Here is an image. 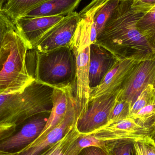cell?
<instances>
[{"label":"cell","instance_id":"4dcf8cb0","mask_svg":"<svg viewBox=\"0 0 155 155\" xmlns=\"http://www.w3.org/2000/svg\"><path fill=\"white\" fill-rule=\"evenodd\" d=\"M7 0H0V12L2 11L4 5L6 3Z\"/></svg>","mask_w":155,"mask_h":155},{"label":"cell","instance_id":"1f68e13d","mask_svg":"<svg viewBox=\"0 0 155 155\" xmlns=\"http://www.w3.org/2000/svg\"><path fill=\"white\" fill-rule=\"evenodd\" d=\"M153 85L154 87L155 88V80H154V82L153 84Z\"/></svg>","mask_w":155,"mask_h":155},{"label":"cell","instance_id":"4316f807","mask_svg":"<svg viewBox=\"0 0 155 155\" xmlns=\"http://www.w3.org/2000/svg\"><path fill=\"white\" fill-rule=\"evenodd\" d=\"M155 5V0H133L132 5L137 10L147 12Z\"/></svg>","mask_w":155,"mask_h":155},{"label":"cell","instance_id":"d6a6232c","mask_svg":"<svg viewBox=\"0 0 155 155\" xmlns=\"http://www.w3.org/2000/svg\"><path fill=\"white\" fill-rule=\"evenodd\" d=\"M136 155H137V154H136Z\"/></svg>","mask_w":155,"mask_h":155},{"label":"cell","instance_id":"e0dca14e","mask_svg":"<svg viewBox=\"0 0 155 155\" xmlns=\"http://www.w3.org/2000/svg\"><path fill=\"white\" fill-rule=\"evenodd\" d=\"M47 0H7L2 12L15 25L19 18L23 17L33 8Z\"/></svg>","mask_w":155,"mask_h":155},{"label":"cell","instance_id":"7c38bea8","mask_svg":"<svg viewBox=\"0 0 155 155\" xmlns=\"http://www.w3.org/2000/svg\"><path fill=\"white\" fill-rule=\"evenodd\" d=\"M64 17H22L16 21L15 25L27 43L29 50H31L35 44Z\"/></svg>","mask_w":155,"mask_h":155},{"label":"cell","instance_id":"83f0119b","mask_svg":"<svg viewBox=\"0 0 155 155\" xmlns=\"http://www.w3.org/2000/svg\"><path fill=\"white\" fill-rule=\"evenodd\" d=\"M77 155H110L106 148L96 146L85 147Z\"/></svg>","mask_w":155,"mask_h":155},{"label":"cell","instance_id":"8992f818","mask_svg":"<svg viewBox=\"0 0 155 155\" xmlns=\"http://www.w3.org/2000/svg\"><path fill=\"white\" fill-rule=\"evenodd\" d=\"M118 92L89 101L86 111L78 117L76 122V128L79 134H90L108 124L109 114Z\"/></svg>","mask_w":155,"mask_h":155},{"label":"cell","instance_id":"d4e9b609","mask_svg":"<svg viewBox=\"0 0 155 155\" xmlns=\"http://www.w3.org/2000/svg\"><path fill=\"white\" fill-rule=\"evenodd\" d=\"M135 146L137 155H155V145L148 136L137 139Z\"/></svg>","mask_w":155,"mask_h":155},{"label":"cell","instance_id":"9a60e30c","mask_svg":"<svg viewBox=\"0 0 155 155\" xmlns=\"http://www.w3.org/2000/svg\"><path fill=\"white\" fill-rule=\"evenodd\" d=\"M75 88V85L54 87L51 113L43 130L36 139L43 137L61 121L67 112L71 93Z\"/></svg>","mask_w":155,"mask_h":155},{"label":"cell","instance_id":"f1b7e54d","mask_svg":"<svg viewBox=\"0 0 155 155\" xmlns=\"http://www.w3.org/2000/svg\"><path fill=\"white\" fill-rule=\"evenodd\" d=\"M148 137L155 145V127L150 132Z\"/></svg>","mask_w":155,"mask_h":155},{"label":"cell","instance_id":"ffe728a7","mask_svg":"<svg viewBox=\"0 0 155 155\" xmlns=\"http://www.w3.org/2000/svg\"><path fill=\"white\" fill-rule=\"evenodd\" d=\"M131 107V104L122 97L120 89L110 112L107 124L130 117Z\"/></svg>","mask_w":155,"mask_h":155},{"label":"cell","instance_id":"6da1fadb","mask_svg":"<svg viewBox=\"0 0 155 155\" xmlns=\"http://www.w3.org/2000/svg\"><path fill=\"white\" fill-rule=\"evenodd\" d=\"M133 0H120L101 31L96 43L108 50L118 61H138L155 58V51L137 28V23L147 12L132 5Z\"/></svg>","mask_w":155,"mask_h":155},{"label":"cell","instance_id":"7402d4cb","mask_svg":"<svg viewBox=\"0 0 155 155\" xmlns=\"http://www.w3.org/2000/svg\"><path fill=\"white\" fill-rule=\"evenodd\" d=\"M80 134L75 127L62 139L39 155H71L69 150L70 144Z\"/></svg>","mask_w":155,"mask_h":155},{"label":"cell","instance_id":"5b68a950","mask_svg":"<svg viewBox=\"0 0 155 155\" xmlns=\"http://www.w3.org/2000/svg\"><path fill=\"white\" fill-rule=\"evenodd\" d=\"M72 91L67 112L61 122L45 136L35 139L28 146L19 151L18 155H39L62 139L76 127L78 115L75 94Z\"/></svg>","mask_w":155,"mask_h":155},{"label":"cell","instance_id":"f546056e","mask_svg":"<svg viewBox=\"0 0 155 155\" xmlns=\"http://www.w3.org/2000/svg\"><path fill=\"white\" fill-rule=\"evenodd\" d=\"M18 154H19V152L12 153V152H5V151L0 150V155H18Z\"/></svg>","mask_w":155,"mask_h":155},{"label":"cell","instance_id":"44dd1931","mask_svg":"<svg viewBox=\"0 0 155 155\" xmlns=\"http://www.w3.org/2000/svg\"><path fill=\"white\" fill-rule=\"evenodd\" d=\"M91 146L105 148L104 141L98 140L91 134H80L70 144L69 152L71 155H77L82 149Z\"/></svg>","mask_w":155,"mask_h":155},{"label":"cell","instance_id":"277c9868","mask_svg":"<svg viewBox=\"0 0 155 155\" xmlns=\"http://www.w3.org/2000/svg\"><path fill=\"white\" fill-rule=\"evenodd\" d=\"M28 50L15 26L6 33L0 49V94L21 92L35 80L26 66Z\"/></svg>","mask_w":155,"mask_h":155},{"label":"cell","instance_id":"3957f363","mask_svg":"<svg viewBox=\"0 0 155 155\" xmlns=\"http://www.w3.org/2000/svg\"><path fill=\"white\" fill-rule=\"evenodd\" d=\"M26 66L36 81L53 87L75 85L76 58L70 46L46 52L27 51Z\"/></svg>","mask_w":155,"mask_h":155},{"label":"cell","instance_id":"603a6c76","mask_svg":"<svg viewBox=\"0 0 155 155\" xmlns=\"http://www.w3.org/2000/svg\"><path fill=\"white\" fill-rule=\"evenodd\" d=\"M120 0H107L97 11L94 16V22L97 35L101 31L111 13L119 4Z\"/></svg>","mask_w":155,"mask_h":155},{"label":"cell","instance_id":"d6986e66","mask_svg":"<svg viewBox=\"0 0 155 155\" xmlns=\"http://www.w3.org/2000/svg\"><path fill=\"white\" fill-rule=\"evenodd\" d=\"M137 139L126 138L104 141L106 149L110 155H136Z\"/></svg>","mask_w":155,"mask_h":155},{"label":"cell","instance_id":"4fadbf2b","mask_svg":"<svg viewBox=\"0 0 155 155\" xmlns=\"http://www.w3.org/2000/svg\"><path fill=\"white\" fill-rule=\"evenodd\" d=\"M150 133L147 128L129 117L107 125L90 134L98 140L105 141L144 138L148 136Z\"/></svg>","mask_w":155,"mask_h":155},{"label":"cell","instance_id":"5bb4252c","mask_svg":"<svg viewBox=\"0 0 155 155\" xmlns=\"http://www.w3.org/2000/svg\"><path fill=\"white\" fill-rule=\"evenodd\" d=\"M118 60L109 52L97 44L90 45L89 85L90 89L99 85L106 74Z\"/></svg>","mask_w":155,"mask_h":155},{"label":"cell","instance_id":"30bf717a","mask_svg":"<svg viewBox=\"0 0 155 155\" xmlns=\"http://www.w3.org/2000/svg\"><path fill=\"white\" fill-rule=\"evenodd\" d=\"M90 45L70 47L76 58L75 97L78 117L86 111L90 99L89 64Z\"/></svg>","mask_w":155,"mask_h":155},{"label":"cell","instance_id":"9c48e42d","mask_svg":"<svg viewBox=\"0 0 155 155\" xmlns=\"http://www.w3.org/2000/svg\"><path fill=\"white\" fill-rule=\"evenodd\" d=\"M155 78V58L138 62L121 87L122 97L132 106L148 85L153 84Z\"/></svg>","mask_w":155,"mask_h":155},{"label":"cell","instance_id":"7a4b0ae2","mask_svg":"<svg viewBox=\"0 0 155 155\" xmlns=\"http://www.w3.org/2000/svg\"><path fill=\"white\" fill-rule=\"evenodd\" d=\"M54 87L35 80L21 92L0 94V126H19L39 114H50Z\"/></svg>","mask_w":155,"mask_h":155},{"label":"cell","instance_id":"484cf974","mask_svg":"<svg viewBox=\"0 0 155 155\" xmlns=\"http://www.w3.org/2000/svg\"><path fill=\"white\" fill-rule=\"evenodd\" d=\"M15 27V25L0 12V49L7 32Z\"/></svg>","mask_w":155,"mask_h":155},{"label":"cell","instance_id":"cb8c5ba5","mask_svg":"<svg viewBox=\"0 0 155 155\" xmlns=\"http://www.w3.org/2000/svg\"><path fill=\"white\" fill-rule=\"evenodd\" d=\"M153 103H155V88L151 84L141 93L133 104L131 108L130 118L146 106Z\"/></svg>","mask_w":155,"mask_h":155},{"label":"cell","instance_id":"2e32d148","mask_svg":"<svg viewBox=\"0 0 155 155\" xmlns=\"http://www.w3.org/2000/svg\"><path fill=\"white\" fill-rule=\"evenodd\" d=\"M82 0H47L38 5L23 17L65 16L74 10Z\"/></svg>","mask_w":155,"mask_h":155},{"label":"cell","instance_id":"ba28073f","mask_svg":"<svg viewBox=\"0 0 155 155\" xmlns=\"http://www.w3.org/2000/svg\"><path fill=\"white\" fill-rule=\"evenodd\" d=\"M49 115H36L17 126L16 131L12 136L0 143V150L15 153L28 146L41 134Z\"/></svg>","mask_w":155,"mask_h":155},{"label":"cell","instance_id":"8fae6325","mask_svg":"<svg viewBox=\"0 0 155 155\" xmlns=\"http://www.w3.org/2000/svg\"><path fill=\"white\" fill-rule=\"evenodd\" d=\"M138 62L133 59L117 61L106 74L99 85L91 89L89 101L102 95L118 92Z\"/></svg>","mask_w":155,"mask_h":155},{"label":"cell","instance_id":"52a82bcc","mask_svg":"<svg viewBox=\"0 0 155 155\" xmlns=\"http://www.w3.org/2000/svg\"><path fill=\"white\" fill-rule=\"evenodd\" d=\"M80 20L79 13L76 12L64 16L35 44L31 50L44 53L70 46Z\"/></svg>","mask_w":155,"mask_h":155},{"label":"cell","instance_id":"ac0fdd59","mask_svg":"<svg viewBox=\"0 0 155 155\" xmlns=\"http://www.w3.org/2000/svg\"><path fill=\"white\" fill-rule=\"evenodd\" d=\"M137 28L155 51V5L140 18Z\"/></svg>","mask_w":155,"mask_h":155}]
</instances>
